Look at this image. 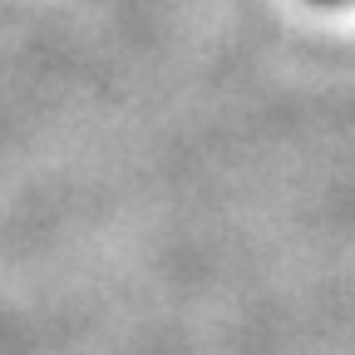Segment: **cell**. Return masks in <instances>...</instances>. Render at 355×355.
I'll return each instance as SVG.
<instances>
[{
	"label": "cell",
	"instance_id": "6da1fadb",
	"mask_svg": "<svg viewBox=\"0 0 355 355\" xmlns=\"http://www.w3.org/2000/svg\"><path fill=\"white\" fill-rule=\"evenodd\" d=\"M316 6H345V0H316Z\"/></svg>",
	"mask_w": 355,
	"mask_h": 355
}]
</instances>
